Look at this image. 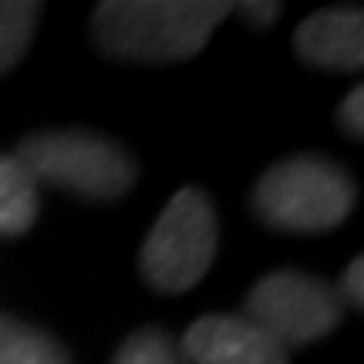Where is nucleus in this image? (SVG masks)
<instances>
[{
	"label": "nucleus",
	"instance_id": "obj_1",
	"mask_svg": "<svg viewBox=\"0 0 364 364\" xmlns=\"http://www.w3.org/2000/svg\"><path fill=\"white\" fill-rule=\"evenodd\" d=\"M233 14L216 0H108L91 14L95 44L108 58L139 65L189 61Z\"/></svg>",
	"mask_w": 364,
	"mask_h": 364
},
{
	"label": "nucleus",
	"instance_id": "obj_2",
	"mask_svg": "<svg viewBox=\"0 0 364 364\" xmlns=\"http://www.w3.org/2000/svg\"><path fill=\"white\" fill-rule=\"evenodd\" d=\"M358 189L351 172L327 156H290L253 186V209L284 233H327L351 216Z\"/></svg>",
	"mask_w": 364,
	"mask_h": 364
},
{
	"label": "nucleus",
	"instance_id": "obj_3",
	"mask_svg": "<svg viewBox=\"0 0 364 364\" xmlns=\"http://www.w3.org/2000/svg\"><path fill=\"white\" fill-rule=\"evenodd\" d=\"M220 247V220L216 206L203 189L186 186L159 213L142 243L145 284L159 294H186L193 290L213 267Z\"/></svg>",
	"mask_w": 364,
	"mask_h": 364
},
{
	"label": "nucleus",
	"instance_id": "obj_4",
	"mask_svg": "<svg viewBox=\"0 0 364 364\" xmlns=\"http://www.w3.org/2000/svg\"><path fill=\"white\" fill-rule=\"evenodd\" d=\"M14 156L38 182H51L81 199L112 203L135 186V162L129 152L112 139L85 129L34 132L17 145Z\"/></svg>",
	"mask_w": 364,
	"mask_h": 364
},
{
	"label": "nucleus",
	"instance_id": "obj_5",
	"mask_svg": "<svg viewBox=\"0 0 364 364\" xmlns=\"http://www.w3.org/2000/svg\"><path fill=\"white\" fill-rule=\"evenodd\" d=\"M243 314L290 351L294 344L327 338L344 317V300L327 280L300 270H277L257 280L247 294Z\"/></svg>",
	"mask_w": 364,
	"mask_h": 364
},
{
	"label": "nucleus",
	"instance_id": "obj_6",
	"mask_svg": "<svg viewBox=\"0 0 364 364\" xmlns=\"http://www.w3.org/2000/svg\"><path fill=\"white\" fill-rule=\"evenodd\" d=\"M189 364H290V351L247 314H206L182 334Z\"/></svg>",
	"mask_w": 364,
	"mask_h": 364
},
{
	"label": "nucleus",
	"instance_id": "obj_7",
	"mask_svg": "<svg viewBox=\"0 0 364 364\" xmlns=\"http://www.w3.org/2000/svg\"><path fill=\"white\" fill-rule=\"evenodd\" d=\"M294 51L304 65L321 71H361L364 17L361 7H331L311 14L294 34Z\"/></svg>",
	"mask_w": 364,
	"mask_h": 364
},
{
	"label": "nucleus",
	"instance_id": "obj_8",
	"mask_svg": "<svg viewBox=\"0 0 364 364\" xmlns=\"http://www.w3.org/2000/svg\"><path fill=\"white\" fill-rule=\"evenodd\" d=\"M38 179L17 156L0 152V236H24L38 220Z\"/></svg>",
	"mask_w": 364,
	"mask_h": 364
},
{
	"label": "nucleus",
	"instance_id": "obj_9",
	"mask_svg": "<svg viewBox=\"0 0 364 364\" xmlns=\"http://www.w3.org/2000/svg\"><path fill=\"white\" fill-rule=\"evenodd\" d=\"M0 364H71V358L48 331L0 314Z\"/></svg>",
	"mask_w": 364,
	"mask_h": 364
},
{
	"label": "nucleus",
	"instance_id": "obj_10",
	"mask_svg": "<svg viewBox=\"0 0 364 364\" xmlns=\"http://www.w3.org/2000/svg\"><path fill=\"white\" fill-rule=\"evenodd\" d=\"M41 21V4L0 0V78L11 75L27 54Z\"/></svg>",
	"mask_w": 364,
	"mask_h": 364
},
{
	"label": "nucleus",
	"instance_id": "obj_11",
	"mask_svg": "<svg viewBox=\"0 0 364 364\" xmlns=\"http://www.w3.org/2000/svg\"><path fill=\"white\" fill-rule=\"evenodd\" d=\"M112 364H182L176 341L162 327H142L122 341Z\"/></svg>",
	"mask_w": 364,
	"mask_h": 364
},
{
	"label": "nucleus",
	"instance_id": "obj_12",
	"mask_svg": "<svg viewBox=\"0 0 364 364\" xmlns=\"http://www.w3.org/2000/svg\"><path fill=\"white\" fill-rule=\"evenodd\" d=\"M338 122L348 139H361L364 135V88H351V95L341 102Z\"/></svg>",
	"mask_w": 364,
	"mask_h": 364
},
{
	"label": "nucleus",
	"instance_id": "obj_13",
	"mask_svg": "<svg viewBox=\"0 0 364 364\" xmlns=\"http://www.w3.org/2000/svg\"><path fill=\"white\" fill-rule=\"evenodd\" d=\"M361 273H364V260H361V257H354L351 267H348V270H344V277H341V287H338V294H341V300H344V304H348V300H351L354 307H361V304H364Z\"/></svg>",
	"mask_w": 364,
	"mask_h": 364
},
{
	"label": "nucleus",
	"instance_id": "obj_14",
	"mask_svg": "<svg viewBox=\"0 0 364 364\" xmlns=\"http://www.w3.org/2000/svg\"><path fill=\"white\" fill-rule=\"evenodd\" d=\"M233 11H240V17L253 27H270V24H277V17H280V4L250 0V4H240V7H233Z\"/></svg>",
	"mask_w": 364,
	"mask_h": 364
}]
</instances>
